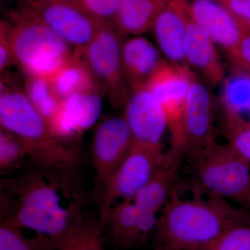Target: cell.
Here are the masks:
<instances>
[{"instance_id": "obj_36", "label": "cell", "mask_w": 250, "mask_h": 250, "mask_svg": "<svg viewBox=\"0 0 250 250\" xmlns=\"http://www.w3.org/2000/svg\"><path fill=\"white\" fill-rule=\"evenodd\" d=\"M154 250H156V249H154Z\"/></svg>"}, {"instance_id": "obj_32", "label": "cell", "mask_w": 250, "mask_h": 250, "mask_svg": "<svg viewBox=\"0 0 250 250\" xmlns=\"http://www.w3.org/2000/svg\"><path fill=\"white\" fill-rule=\"evenodd\" d=\"M228 137L229 143L250 164V126L236 130Z\"/></svg>"}, {"instance_id": "obj_12", "label": "cell", "mask_w": 250, "mask_h": 250, "mask_svg": "<svg viewBox=\"0 0 250 250\" xmlns=\"http://www.w3.org/2000/svg\"><path fill=\"white\" fill-rule=\"evenodd\" d=\"M136 144L163 149L162 141L168 131L163 108L147 88L131 91L124 106L123 115Z\"/></svg>"}, {"instance_id": "obj_9", "label": "cell", "mask_w": 250, "mask_h": 250, "mask_svg": "<svg viewBox=\"0 0 250 250\" xmlns=\"http://www.w3.org/2000/svg\"><path fill=\"white\" fill-rule=\"evenodd\" d=\"M182 153L192 163L217 144L215 106L209 88L192 70L182 125Z\"/></svg>"}, {"instance_id": "obj_29", "label": "cell", "mask_w": 250, "mask_h": 250, "mask_svg": "<svg viewBox=\"0 0 250 250\" xmlns=\"http://www.w3.org/2000/svg\"><path fill=\"white\" fill-rule=\"evenodd\" d=\"M227 54L232 68L250 74V31H246L238 45Z\"/></svg>"}, {"instance_id": "obj_10", "label": "cell", "mask_w": 250, "mask_h": 250, "mask_svg": "<svg viewBox=\"0 0 250 250\" xmlns=\"http://www.w3.org/2000/svg\"><path fill=\"white\" fill-rule=\"evenodd\" d=\"M21 2L75 49L88 45L104 22L94 18L78 1L22 0Z\"/></svg>"}, {"instance_id": "obj_5", "label": "cell", "mask_w": 250, "mask_h": 250, "mask_svg": "<svg viewBox=\"0 0 250 250\" xmlns=\"http://www.w3.org/2000/svg\"><path fill=\"white\" fill-rule=\"evenodd\" d=\"M173 150L146 147L133 143L118 168L104 184L99 221L103 223L118 200L134 199L170 161Z\"/></svg>"}, {"instance_id": "obj_8", "label": "cell", "mask_w": 250, "mask_h": 250, "mask_svg": "<svg viewBox=\"0 0 250 250\" xmlns=\"http://www.w3.org/2000/svg\"><path fill=\"white\" fill-rule=\"evenodd\" d=\"M191 74L192 70L187 65L164 60L146 85L157 99L165 114L172 141L171 149L181 153L184 113Z\"/></svg>"}, {"instance_id": "obj_19", "label": "cell", "mask_w": 250, "mask_h": 250, "mask_svg": "<svg viewBox=\"0 0 250 250\" xmlns=\"http://www.w3.org/2000/svg\"><path fill=\"white\" fill-rule=\"evenodd\" d=\"M220 85V100L227 136L250 126V74L231 67Z\"/></svg>"}, {"instance_id": "obj_11", "label": "cell", "mask_w": 250, "mask_h": 250, "mask_svg": "<svg viewBox=\"0 0 250 250\" xmlns=\"http://www.w3.org/2000/svg\"><path fill=\"white\" fill-rule=\"evenodd\" d=\"M132 134L123 116L100 122L94 131L91 159L97 178L104 185L132 146Z\"/></svg>"}, {"instance_id": "obj_3", "label": "cell", "mask_w": 250, "mask_h": 250, "mask_svg": "<svg viewBox=\"0 0 250 250\" xmlns=\"http://www.w3.org/2000/svg\"><path fill=\"white\" fill-rule=\"evenodd\" d=\"M0 125L22 140L29 157L38 166L70 175L78 170L80 159L76 149L54 136L24 88L8 72L0 80Z\"/></svg>"}, {"instance_id": "obj_17", "label": "cell", "mask_w": 250, "mask_h": 250, "mask_svg": "<svg viewBox=\"0 0 250 250\" xmlns=\"http://www.w3.org/2000/svg\"><path fill=\"white\" fill-rule=\"evenodd\" d=\"M184 57L186 64L202 77L206 84L213 87L221 84L226 75L216 45L190 18L186 36Z\"/></svg>"}, {"instance_id": "obj_7", "label": "cell", "mask_w": 250, "mask_h": 250, "mask_svg": "<svg viewBox=\"0 0 250 250\" xmlns=\"http://www.w3.org/2000/svg\"><path fill=\"white\" fill-rule=\"evenodd\" d=\"M192 164L205 190L244 205L250 191V164L229 143L215 145Z\"/></svg>"}, {"instance_id": "obj_20", "label": "cell", "mask_w": 250, "mask_h": 250, "mask_svg": "<svg viewBox=\"0 0 250 250\" xmlns=\"http://www.w3.org/2000/svg\"><path fill=\"white\" fill-rule=\"evenodd\" d=\"M173 152L170 161L133 199L141 211L158 215L170 198L183 156Z\"/></svg>"}, {"instance_id": "obj_4", "label": "cell", "mask_w": 250, "mask_h": 250, "mask_svg": "<svg viewBox=\"0 0 250 250\" xmlns=\"http://www.w3.org/2000/svg\"><path fill=\"white\" fill-rule=\"evenodd\" d=\"M15 65L24 77L50 78L69 60L75 48L22 2L8 13Z\"/></svg>"}, {"instance_id": "obj_35", "label": "cell", "mask_w": 250, "mask_h": 250, "mask_svg": "<svg viewBox=\"0 0 250 250\" xmlns=\"http://www.w3.org/2000/svg\"><path fill=\"white\" fill-rule=\"evenodd\" d=\"M74 1H78V0H74Z\"/></svg>"}, {"instance_id": "obj_14", "label": "cell", "mask_w": 250, "mask_h": 250, "mask_svg": "<svg viewBox=\"0 0 250 250\" xmlns=\"http://www.w3.org/2000/svg\"><path fill=\"white\" fill-rule=\"evenodd\" d=\"M188 12L192 22L227 54L238 45L246 32L218 0H188Z\"/></svg>"}, {"instance_id": "obj_26", "label": "cell", "mask_w": 250, "mask_h": 250, "mask_svg": "<svg viewBox=\"0 0 250 250\" xmlns=\"http://www.w3.org/2000/svg\"><path fill=\"white\" fill-rule=\"evenodd\" d=\"M29 157L25 143L18 136L0 128V171L7 174L18 170Z\"/></svg>"}, {"instance_id": "obj_16", "label": "cell", "mask_w": 250, "mask_h": 250, "mask_svg": "<svg viewBox=\"0 0 250 250\" xmlns=\"http://www.w3.org/2000/svg\"><path fill=\"white\" fill-rule=\"evenodd\" d=\"M101 92L75 94L62 100L48 124L54 136L66 142L91 127L101 113Z\"/></svg>"}, {"instance_id": "obj_13", "label": "cell", "mask_w": 250, "mask_h": 250, "mask_svg": "<svg viewBox=\"0 0 250 250\" xmlns=\"http://www.w3.org/2000/svg\"><path fill=\"white\" fill-rule=\"evenodd\" d=\"M189 22L188 0H163L151 30L167 62L187 65L184 45Z\"/></svg>"}, {"instance_id": "obj_18", "label": "cell", "mask_w": 250, "mask_h": 250, "mask_svg": "<svg viewBox=\"0 0 250 250\" xmlns=\"http://www.w3.org/2000/svg\"><path fill=\"white\" fill-rule=\"evenodd\" d=\"M158 47L142 35L123 41L122 65L125 81L131 91L145 88L164 59Z\"/></svg>"}, {"instance_id": "obj_30", "label": "cell", "mask_w": 250, "mask_h": 250, "mask_svg": "<svg viewBox=\"0 0 250 250\" xmlns=\"http://www.w3.org/2000/svg\"><path fill=\"white\" fill-rule=\"evenodd\" d=\"M15 65L12 47L9 33V27L6 20L0 22V73L8 72L9 69Z\"/></svg>"}, {"instance_id": "obj_27", "label": "cell", "mask_w": 250, "mask_h": 250, "mask_svg": "<svg viewBox=\"0 0 250 250\" xmlns=\"http://www.w3.org/2000/svg\"><path fill=\"white\" fill-rule=\"evenodd\" d=\"M208 250H250V223H242L229 229Z\"/></svg>"}, {"instance_id": "obj_24", "label": "cell", "mask_w": 250, "mask_h": 250, "mask_svg": "<svg viewBox=\"0 0 250 250\" xmlns=\"http://www.w3.org/2000/svg\"><path fill=\"white\" fill-rule=\"evenodd\" d=\"M24 229L7 222L0 224V250H58L53 242L43 235L25 234Z\"/></svg>"}, {"instance_id": "obj_34", "label": "cell", "mask_w": 250, "mask_h": 250, "mask_svg": "<svg viewBox=\"0 0 250 250\" xmlns=\"http://www.w3.org/2000/svg\"><path fill=\"white\" fill-rule=\"evenodd\" d=\"M14 1H18V3L21 2V1H22V0H14Z\"/></svg>"}, {"instance_id": "obj_6", "label": "cell", "mask_w": 250, "mask_h": 250, "mask_svg": "<svg viewBox=\"0 0 250 250\" xmlns=\"http://www.w3.org/2000/svg\"><path fill=\"white\" fill-rule=\"evenodd\" d=\"M125 36L114 23L103 22L83 48L77 49L89 66L101 91L113 107H124L131 95L122 65V46Z\"/></svg>"}, {"instance_id": "obj_23", "label": "cell", "mask_w": 250, "mask_h": 250, "mask_svg": "<svg viewBox=\"0 0 250 250\" xmlns=\"http://www.w3.org/2000/svg\"><path fill=\"white\" fill-rule=\"evenodd\" d=\"M24 91L34 107L49 123L58 111L62 100L49 77H25Z\"/></svg>"}, {"instance_id": "obj_1", "label": "cell", "mask_w": 250, "mask_h": 250, "mask_svg": "<svg viewBox=\"0 0 250 250\" xmlns=\"http://www.w3.org/2000/svg\"><path fill=\"white\" fill-rule=\"evenodd\" d=\"M70 174L38 166L1 182V221L59 245L85 220L83 198Z\"/></svg>"}, {"instance_id": "obj_31", "label": "cell", "mask_w": 250, "mask_h": 250, "mask_svg": "<svg viewBox=\"0 0 250 250\" xmlns=\"http://www.w3.org/2000/svg\"><path fill=\"white\" fill-rule=\"evenodd\" d=\"M228 8L243 29L250 31V0H218Z\"/></svg>"}, {"instance_id": "obj_15", "label": "cell", "mask_w": 250, "mask_h": 250, "mask_svg": "<svg viewBox=\"0 0 250 250\" xmlns=\"http://www.w3.org/2000/svg\"><path fill=\"white\" fill-rule=\"evenodd\" d=\"M100 225L113 246L124 250L143 246L155 230L143 220L133 199L115 204Z\"/></svg>"}, {"instance_id": "obj_25", "label": "cell", "mask_w": 250, "mask_h": 250, "mask_svg": "<svg viewBox=\"0 0 250 250\" xmlns=\"http://www.w3.org/2000/svg\"><path fill=\"white\" fill-rule=\"evenodd\" d=\"M58 250H104L103 228L98 221L85 219L57 247Z\"/></svg>"}, {"instance_id": "obj_22", "label": "cell", "mask_w": 250, "mask_h": 250, "mask_svg": "<svg viewBox=\"0 0 250 250\" xmlns=\"http://www.w3.org/2000/svg\"><path fill=\"white\" fill-rule=\"evenodd\" d=\"M163 0H122L115 21L123 36L142 35L152 29Z\"/></svg>"}, {"instance_id": "obj_21", "label": "cell", "mask_w": 250, "mask_h": 250, "mask_svg": "<svg viewBox=\"0 0 250 250\" xmlns=\"http://www.w3.org/2000/svg\"><path fill=\"white\" fill-rule=\"evenodd\" d=\"M50 80L62 99L75 94L102 92L89 66L77 49Z\"/></svg>"}, {"instance_id": "obj_2", "label": "cell", "mask_w": 250, "mask_h": 250, "mask_svg": "<svg viewBox=\"0 0 250 250\" xmlns=\"http://www.w3.org/2000/svg\"><path fill=\"white\" fill-rule=\"evenodd\" d=\"M173 190L161 210L152 238L159 250H208L234 225L250 223V212L225 199H182Z\"/></svg>"}, {"instance_id": "obj_28", "label": "cell", "mask_w": 250, "mask_h": 250, "mask_svg": "<svg viewBox=\"0 0 250 250\" xmlns=\"http://www.w3.org/2000/svg\"><path fill=\"white\" fill-rule=\"evenodd\" d=\"M94 18L101 22L114 23L122 0H78Z\"/></svg>"}, {"instance_id": "obj_33", "label": "cell", "mask_w": 250, "mask_h": 250, "mask_svg": "<svg viewBox=\"0 0 250 250\" xmlns=\"http://www.w3.org/2000/svg\"><path fill=\"white\" fill-rule=\"evenodd\" d=\"M244 205H246V207H248V208H250V188L249 193H248V197H247L246 202H245Z\"/></svg>"}]
</instances>
